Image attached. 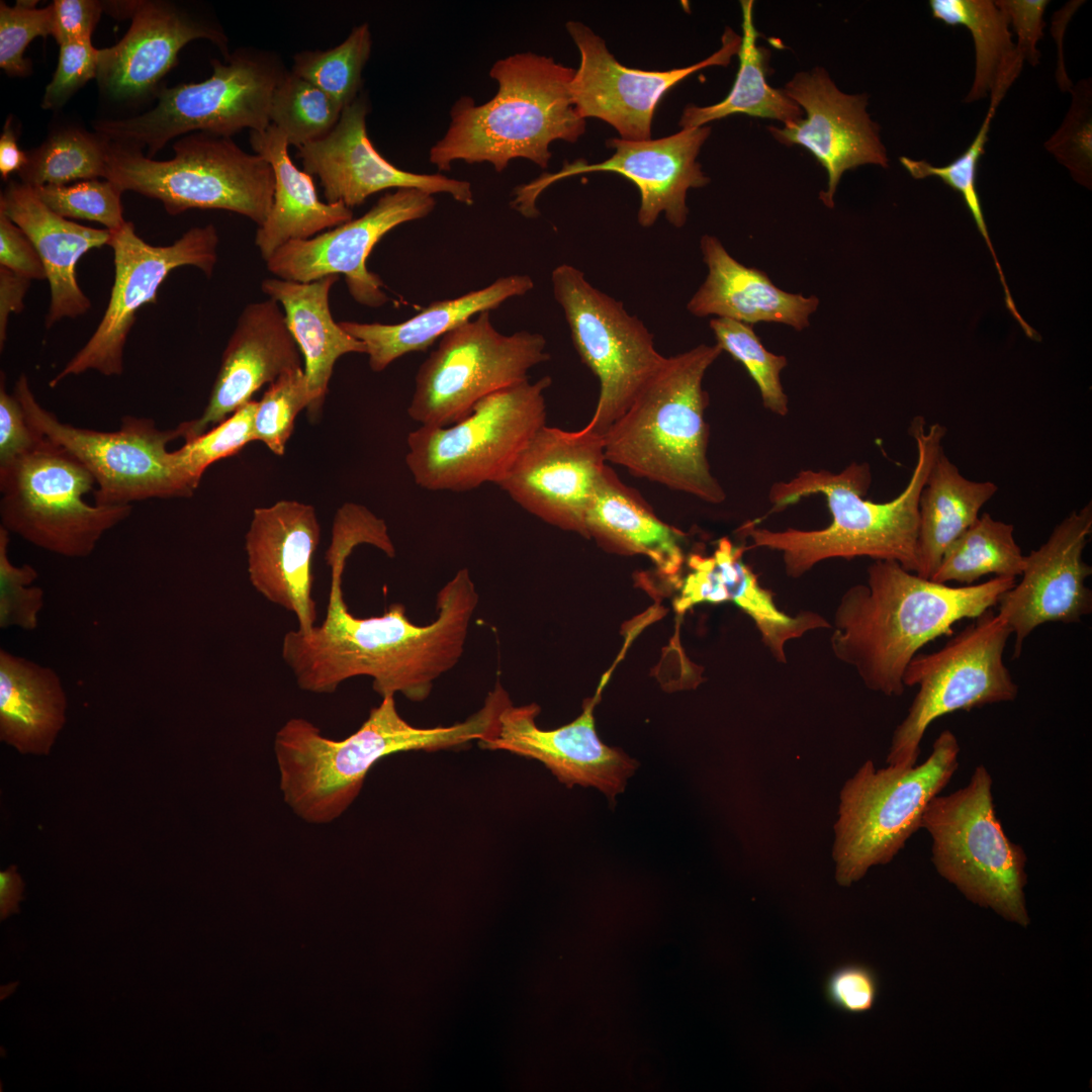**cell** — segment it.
<instances>
[{
  "instance_id": "1",
  "label": "cell",
  "mask_w": 1092,
  "mask_h": 1092,
  "mask_svg": "<svg viewBox=\"0 0 1092 1092\" xmlns=\"http://www.w3.org/2000/svg\"><path fill=\"white\" fill-rule=\"evenodd\" d=\"M370 533L351 518L334 521L326 553L331 587L326 617L309 632L288 631L281 653L298 687L334 693L345 680L366 675L381 697L400 693L408 700L428 698L434 681L458 663L479 598L469 570L462 568L437 594V618L417 625L402 604L381 616L358 618L344 600L342 575L354 548Z\"/></svg>"
},
{
  "instance_id": "2",
  "label": "cell",
  "mask_w": 1092,
  "mask_h": 1092,
  "mask_svg": "<svg viewBox=\"0 0 1092 1092\" xmlns=\"http://www.w3.org/2000/svg\"><path fill=\"white\" fill-rule=\"evenodd\" d=\"M910 435L917 458L906 487L893 499L875 503L864 499L872 482L867 462H852L840 472L801 470L788 481L771 485L768 499L779 511L812 494L825 497L831 523L817 530L788 528L772 531L744 526L750 548L782 553L786 574L798 578L817 563L832 558L870 557L893 560L916 573L919 528V497L939 451L946 428L938 423L926 428L922 417L913 419Z\"/></svg>"
},
{
  "instance_id": "3",
  "label": "cell",
  "mask_w": 1092,
  "mask_h": 1092,
  "mask_svg": "<svg viewBox=\"0 0 1092 1092\" xmlns=\"http://www.w3.org/2000/svg\"><path fill=\"white\" fill-rule=\"evenodd\" d=\"M1016 577L995 576L949 586L919 576L893 560H875L866 583L840 598L831 624V649L863 685L888 697L904 693L905 670L918 650L997 605Z\"/></svg>"
},
{
  "instance_id": "4",
  "label": "cell",
  "mask_w": 1092,
  "mask_h": 1092,
  "mask_svg": "<svg viewBox=\"0 0 1092 1092\" xmlns=\"http://www.w3.org/2000/svg\"><path fill=\"white\" fill-rule=\"evenodd\" d=\"M497 682L476 713L451 726L419 728L398 713L394 696L382 698L358 730L342 740L325 737L311 722L288 720L276 733L275 755L284 801L303 820L337 819L360 793L381 758L400 751L460 747L491 736L510 702Z\"/></svg>"
},
{
  "instance_id": "5",
  "label": "cell",
  "mask_w": 1092,
  "mask_h": 1092,
  "mask_svg": "<svg viewBox=\"0 0 1092 1092\" xmlns=\"http://www.w3.org/2000/svg\"><path fill=\"white\" fill-rule=\"evenodd\" d=\"M572 68L534 53L497 60L489 70L495 95L482 104L460 97L450 110L444 136L429 152L439 171L453 163H489L503 172L514 159H527L546 168L550 145L575 143L585 130L571 94Z\"/></svg>"
},
{
  "instance_id": "6",
  "label": "cell",
  "mask_w": 1092,
  "mask_h": 1092,
  "mask_svg": "<svg viewBox=\"0 0 1092 1092\" xmlns=\"http://www.w3.org/2000/svg\"><path fill=\"white\" fill-rule=\"evenodd\" d=\"M723 351L701 344L666 357L628 410L604 434L608 462L639 478L720 504L726 493L708 461L704 376Z\"/></svg>"
},
{
  "instance_id": "7",
  "label": "cell",
  "mask_w": 1092,
  "mask_h": 1092,
  "mask_svg": "<svg viewBox=\"0 0 1092 1092\" xmlns=\"http://www.w3.org/2000/svg\"><path fill=\"white\" fill-rule=\"evenodd\" d=\"M173 149L172 159L156 161L141 148L108 141L105 179L122 192L160 200L171 215L223 209L263 224L275 185L263 157L245 152L232 138L202 131L183 135Z\"/></svg>"
},
{
  "instance_id": "8",
  "label": "cell",
  "mask_w": 1092,
  "mask_h": 1092,
  "mask_svg": "<svg viewBox=\"0 0 1092 1092\" xmlns=\"http://www.w3.org/2000/svg\"><path fill=\"white\" fill-rule=\"evenodd\" d=\"M960 751L957 736L944 730L922 763L876 768L869 759L844 783L832 847L840 886H850L872 867L886 864L898 854L921 828L928 802L957 771Z\"/></svg>"
},
{
  "instance_id": "9",
  "label": "cell",
  "mask_w": 1092,
  "mask_h": 1092,
  "mask_svg": "<svg viewBox=\"0 0 1092 1092\" xmlns=\"http://www.w3.org/2000/svg\"><path fill=\"white\" fill-rule=\"evenodd\" d=\"M992 787L986 766H976L966 786L928 802L921 828L931 838V860L943 879L974 904L1025 927L1027 857L1005 834Z\"/></svg>"
},
{
  "instance_id": "10",
  "label": "cell",
  "mask_w": 1092,
  "mask_h": 1092,
  "mask_svg": "<svg viewBox=\"0 0 1092 1092\" xmlns=\"http://www.w3.org/2000/svg\"><path fill=\"white\" fill-rule=\"evenodd\" d=\"M551 381L549 376L522 381L484 397L452 425L411 432L405 463L415 482L454 492L498 484L546 425L545 391Z\"/></svg>"
},
{
  "instance_id": "11",
  "label": "cell",
  "mask_w": 1092,
  "mask_h": 1092,
  "mask_svg": "<svg viewBox=\"0 0 1092 1092\" xmlns=\"http://www.w3.org/2000/svg\"><path fill=\"white\" fill-rule=\"evenodd\" d=\"M211 76L199 83L164 88L151 110L95 124L108 141L147 147L152 158L172 139L202 131L232 138L250 128L270 125L275 88L288 71L280 57L252 48L239 49L225 62L211 60Z\"/></svg>"
},
{
  "instance_id": "12",
  "label": "cell",
  "mask_w": 1092,
  "mask_h": 1092,
  "mask_svg": "<svg viewBox=\"0 0 1092 1092\" xmlns=\"http://www.w3.org/2000/svg\"><path fill=\"white\" fill-rule=\"evenodd\" d=\"M95 484L75 456L42 436L32 450L0 465L1 526L49 552L87 557L132 510L88 504Z\"/></svg>"
},
{
  "instance_id": "13",
  "label": "cell",
  "mask_w": 1092,
  "mask_h": 1092,
  "mask_svg": "<svg viewBox=\"0 0 1092 1092\" xmlns=\"http://www.w3.org/2000/svg\"><path fill=\"white\" fill-rule=\"evenodd\" d=\"M1011 635L1003 618L989 609L939 650L912 658L903 682L918 686V692L893 733L889 765H915L923 735L937 718L1016 699L1018 687L1003 661Z\"/></svg>"
},
{
  "instance_id": "14",
  "label": "cell",
  "mask_w": 1092,
  "mask_h": 1092,
  "mask_svg": "<svg viewBox=\"0 0 1092 1092\" xmlns=\"http://www.w3.org/2000/svg\"><path fill=\"white\" fill-rule=\"evenodd\" d=\"M29 426L75 456L92 474L94 504L125 506L149 498L189 497L195 490L178 470L170 442L181 425L160 430L149 418L126 416L120 429L103 432L61 422L34 397L21 374L14 387Z\"/></svg>"
},
{
  "instance_id": "15",
  "label": "cell",
  "mask_w": 1092,
  "mask_h": 1092,
  "mask_svg": "<svg viewBox=\"0 0 1092 1092\" xmlns=\"http://www.w3.org/2000/svg\"><path fill=\"white\" fill-rule=\"evenodd\" d=\"M549 358L541 334L504 335L482 311L445 334L420 366L407 415L420 426L452 425L484 397L528 380L529 370Z\"/></svg>"
},
{
  "instance_id": "16",
  "label": "cell",
  "mask_w": 1092,
  "mask_h": 1092,
  "mask_svg": "<svg viewBox=\"0 0 1092 1092\" xmlns=\"http://www.w3.org/2000/svg\"><path fill=\"white\" fill-rule=\"evenodd\" d=\"M553 293L563 309L581 361L597 376L599 397L585 425L604 436L663 365L653 335L622 302L594 287L569 264L551 274Z\"/></svg>"
},
{
  "instance_id": "17",
  "label": "cell",
  "mask_w": 1092,
  "mask_h": 1092,
  "mask_svg": "<svg viewBox=\"0 0 1092 1092\" xmlns=\"http://www.w3.org/2000/svg\"><path fill=\"white\" fill-rule=\"evenodd\" d=\"M114 253V282L109 302L87 343L49 383L56 387L65 378L95 370L105 376L123 371V350L136 311L156 302L157 291L172 270L195 266L206 276L217 261L218 235L213 224L193 228L169 246H153L140 238L126 221L110 231Z\"/></svg>"
},
{
  "instance_id": "18",
  "label": "cell",
  "mask_w": 1092,
  "mask_h": 1092,
  "mask_svg": "<svg viewBox=\"0 0 1092 1092\" xmlns=\"http://www.w3.org/2000/svg\"><path fill=\"white\" fill-rule=\"evenodd\" d=\"M711 127L681 128L658 140L610 139L607 147L615 153L607 160L588 164L583 159L565 163L554 174H544L516 190L513 204L525 216H535V201L550 184L570 176L592 172H614L633 182L640 192L638 222L654 224L661 212L675 228L685 225L689 215L687 193L709 183L697 157L710 135Z\"/></svg>"
},
{
  "instance_id": "19",
  "label": "cell",
  "mask_w": 1092,
  "mask_h": 1092,
  "mask_svg": "<svg viewBox=\"0 0 1092 1092\" xmlns=\"http://www.w3.org/2000/svg\"><path fill=\"white\" fill-rule=\"evenodd\" d=\"M576 44L579 67L570 82L574 108L582 118H600L630 141L651 138L655 109L665 93L689 75L711 66H727L739 51L741 36L727 27L721 48L709 58L689 67L668 71H643L621 65L605 40L579 21L566 22Z\"/></svg>"
},
{
  "instance_id": "20",
  "label": "cell",
  "mask_w": 1092,
  "mask_h": 1092,
  "mask_svg": "<svg viewBox=\"0 0 1092 1092\" xmlns=\"http://www.w3.org/2000/svg\"><path fill=\"white\" fill-rule=\"evenodd\" d=\"M434 196L416 188H400L382 195L362 216L310 239L291 241L266 261L278 278L311 282L328 275H344L351 296L360 304L377 307L388 298L383 282L366 267L374 246L392 229L423 218L435 208Z\"/></svg>"
},
{
  "instance_id": "21",
  "label": "cell",
  "mask_w": 1092,
  "mask_h": 1092,
  "mask_svg": "<svg viewBox=\"0 0 1092 1092\" xmlns=\"http://www.w3.org/2000/svg\"><path fill=\"white\" fill-rule=\"evenodd\" d=\"M606 462L602 435L586 426L545 425L497 485L543 521L586 536L585 515Z\"/></svg>"
},
{
  "instance_id": "22",
  "label": "cell",
  "mask_w": 1092,
  "mask_h": 1092,
  "mask_svg": "<svg viewBox=\"0 0 1092 1092\" xmlns=\"http://www.w3.org/2000/svg\"><path fill=\"white\" fill-rule=\"evenodd\" d=\"M783 92L806 113L783 128L768 127L780 143L807 149L826 170L827 189L820 192L825 206H834L842 174L862 165L888 167L879 125L867 111V94L841 92L823 68L797 73Z\"/></svg>"
},
{
  "instance_id": "23",
  "label": "cell",
  "mask_w": 1092,
  "mask_h": 1092,
  "mask_svg": "<svg viewBox=\"0 0 1092 1092\" xmlns=\"http://www.w3.org/2000/svg\"><path fill=\"white\" fill-rule=\"evenodd\" d=\"M1092 532V507L1087 504L1055 527L1049 539L1024 556L1021 580L1004 593L997 605L1015 636L1013 658L1019 657L1027 636L1050 622L1079 623L1092 611V592L1085 585L1092 567L1083 552Z\"/></svg>"
},
{
  "instance_id": "24",
  "label": "cell",
  "mask_w": 1092,
  "mask_h": 1092,
  "mask_svg": "<svg viewBox=\"0 0 1092 1092\" xmlns=\"http://www.w3.org/2000/svg\"><path fill=\"white\" fill-rule=\"evenodd\" d=\"M369 111L368 95L361 92L343 109L326 136L298 148L303 171L318 177L327 202H342L352 209L379 191L416 188L432 195L446 193L464 204L473 203L468 181L407 172L382 157L367 134Z\"/></svg>"
},
{
  "instance_id": "25",
  "label": "cell",
  "mask_w": 1092,
  "mask_h": 1092,
  "mask_svg": "<svg viewBox=\"0 0 1092 1092\" xmlns=\"http://www.w3.org/2000/svg\"><path fill=\"white\" fill-rule=\"evenodd\" d=\"M597 701L598 696L588 700L575 720L551 730L537 726L536 704L516 707L510 701L498 714L494 733L478 744L539 760L568 788L594 787L614 801L638 763L601 741L594 719Z\"/></svg>"
},
{
  "instance_id": "26",
  "label": "cell",
  "mask_w": 1092,
  "mask_h": 1092,
  "mask_svg": "<svg viewBox=\"0 0 1092 1092\" xmlns=\"http://www.w3.org/2000/svg\"><path fill=\"white\" fill-rule=\"evenodd\" d=\"M320 538L314 508L283 499L253 511L245 539L252 585L269 602L293 613L297 630L304 633L316 625L312 562Z\"/></svg>"
},
{
  "instance_id": "27",
  "label": "cell",
  "mask_w": 1092,
  "mask_h": 1092,
  "mask_svg": "<svg viewBox=\"0 0 1092 1092\" xmlns=\"http://www.w3.org/2000/svg\"><path fill=\"white\" fill-rule=\"evenodd\" d=\"M302 368L301 352L279 303L268 298L246 305L222 353L202 415L181 423L183 439H193L218 425L266 383Z\"/></svg>"
},
{
  "instance_id": "28",
  "label": "cell",
  "mask_w": 1092,
  "mask_h": 1092,
  "mask_svg": "<svg viewBox=\"0 0 1092 1092\" xmlns=\"http://www.w3.org/2000/svg\"><path fill=\"white\" fill-rule=\"evenodd\" d=\"M131 17L125 35L101 50L97 78L112 97L127 99L149 92L176 64L179 52L194 39H208L228 59L223 30L174 4L158 1L122 2Z\"/></svg>"
},
{
  "instance_id": "29",
  "label": "cell",
  "mask_w": 1092,
  "mask_h": 1092,
  "mask_svg": "<svg viewBox=\"0 0 1092 1092\" xmlns=\"http://www.w3.org/2000/svg\"><path fill=\"white\" fill-rule=\"evenodd\" d=\"M744 551L728 538H722L712 555H691L688 559L690 572L680 584L674 609L685 613L702 603L732 602L754 622L774 658L786 663L788 641L812 630L831 629V624L811 611L796 616L782 612L775 604L772 594L759 584L756 574L744 563Z\"/></svg>"
},
{
  "instance_id": "30",
  "label": "cell",
  "mask_w": 1092,
  "mask_h": 1092,
  "mask_svg": "<svg viewBox=\"0 0 1092 1092\" xmlns=\"http://www.w3.org/2000/svg\"><path fill=\"white\" fill-rule=\"evenodd\" d=\"M4 212L28 237L47 273L51 303L46 317L49 329L64 317H77L91 306L76 276L80 258L89 250L108 244L110 231L81 225L60 216L22 182H11L0 198Z\"/></svg>"
},
{
  "instance_id": "31",
  "label": "cell",
  "mask_w": 1092,
  "mask_h": 1092,
  "mask_svg": "<svg viewBox=\"0 0 1092 1092\" xmlns=\"http://www.w3.org/2000/svg\"><path fill=\"white\" fill-rule=\"evenodd\" d=\"M701 251L708 274L687 304L690 313L746 325L778 323L798 331L809 326L818 297L782 290L763 271L735 260L714 236L702 237Z\"/></svg>"
},
{
  "instance_id": "32",
  "label": "cell",
  "mask_w": 1092,
  "mask_h": 1092,
  "mask_svg": "<svg viewBox=\"0 0 1092 1092\" xmlns=\"http://www.w3.org/2000/svg\"><path fill=\"white\" fill-rule=\"evenodd\" d=\"M250 143L255 154L263 157L274 173L273 204L255 236V244L265 261L291 241L310 239L353 219L352 209L344 203L320 200L312 176L293 164L288 154L289 144L274 125L261 131L251 130Z\"/></svg>"
},
{
  "instance_id": "33",
  "label": "cell",
  "mask_w": 1092,
  "mask_h": 1092,
  "mask_svg": "<svg viewBox=\"0 0 1092 1092\" xmlns=\"http://www.w3.org/2000/svg\"><path fill=\"white\" fill-rule=\"evenodd\" d=\"M533 287L530 276L514 274L458 297L435 301L399 324L342 321L339 325L364 343L371 370L381 372L399 357L427 350L437 339L474 315L494 309L509 298L522 296Z\"/></svg>"
},
{
  "instance_id": "34",
  "label": "cell",
  "mask_w": 1092,
  "mask_h": 1092,
  "mask_svg": "<svg viewBox=\"0 0 1092 1092\" xmlns=\"http://www.w3.org/2000/svg\"><path fill=\"white\" fill-rule=\"evenodd\" d=\"M339 275L311 282L266 278L262 291L283 307L289 331L304 359V373L316 415L324 403L336 361L349 353L366 354L364 343L346 333L332 316L329 295Z\"/></svg>"
},
{
  "instance_id": "35",
  "label": "cell",
  "mask_w": 1092,
  "mask_h": 1092,
  "mask_svg": "<svg viewBox=\"0 0 1092 1092\" xmlns=\"http://www.w3.org/2000/svg\"><path fill=\"white\" fill-rule=\"evenodd\" d=\"M585 531L617 551L647 556L666 577L675 579L681 570L682 534L660 521L608 465L588 506Z\"/></svg>"
},
{
  "instance_id": "36",
  "label": "cell",
  "mask_w": 1092,
  "mask_h": 1092,
  "mask_svg": "<svg viewBox=\"0 0 1092 1092\" xmlns=\"http://www.w3.org/2000/svg\"><path fill=\"white\" fill-rule=\"evenodd\" d=\"M57 672L0 649V736L22 753L47 754L65 723Z\"/></svg>"
},
{
  "instance_id": "37",
  "label": "cell",
  "mask_w": 1092,
  "mask_h": 1092,
  "mask_svg": "<svg viewBox=\"0 0 1092 1092\" xmlns=\"http://www.w3.org/2000/svg\"><path fill=\"white\" fill-rule=\"evenodd\" d=\"M998 490L992 481L966 478L943 448L919 497L916 574L930 579L946 548L979 517Z\"/></svg>"
},
{
  "instance_id": "38",
  "label": "cell",
  "mask_w": 1092,
  "mask_h": 1092,
  "mask_svg": "<svg viewBox=\"0 0 1092 1092\" xmlns=\"http://www.w3.org/2000/svg\"><path fill=\"white\" fill-rule=\"evenodd\" d=\"M929 6L933 18L947 25H963L971 32L975 76L964 101L971 103L990 95L1001 102L1024 63L1004 13L992 0H930Z\"/></svg>"
},
{
  "instance_id": "39",
  "label": "cell",
  "mask_w": 1092,
  "mask_h": 1092,
  "mask_svg": "<svg viewBox=\"0 0 1092 1092\" xmlns=\"http://www.w3.org/2000/svg\"><path fill=\"white\" fill-rule=\"evenodd\" d=\"M742 10V36L739 51V70L733 87L725 99L710 106L688 105L680 117L681 128L704 126L710 121L733 113L772 118L784 125L796 122L803 116L802 108L783 90L770 87L765 80L762 49L757 47L759 36L753 23V1H740Z\"/></svg>"
},
{
  "instance_id": "40",
  "label": "cell",
  "mask_w": 1092,
  "mask_h": 1092,
  "mask_svg": "<svg viewBox=\"0 0 1092 1092\" xmlns=\"http://www.w3.org/2000/svg\"><path fill=\"white\" fill-rule=\"evenodd\" d=\"M1024 556L1013 525L984 513L946 548L930 579L972 585L988 574L1016 577L1023 570Z\"/></svg>"
},
{
  "instance_id": "41",
  "label": "cell",
  "mask_w": 1092,
  "mask_h": 1092,
  "mask_svg": "<svg viewBox=\"0 0 1092 1092\" xmlns=\"http://www.w3.org/2000/svg\"><path fill=\"white\" fill-rule=\"evenodd\" d=\"M108 141L100 134L66 129L52 134L27 154L18 172L21 182L32 188L68 185L76 180L106 176Z\"/></svg>"
},
{
  "instance_id": "42",
  "label": "cell",
  "mask_w": 1092,
  "mask_h": 1092,
  "mask_svg": "<svg viewBox=\"0 0 1092 1092\" xmlns=\"http://www.w3.org/2000/svg\"><path fill=\"white\" fill-rule=\"evenodd\" d=\"M371 49L370 27L362 23L335 48L295 54L290 71L324 91L343 110L362 92V72Z\"/></svg>"
},
{
  "instance_id": "43",
  "label": "cell",
  "mask_w": 1092,
  "mask_h": 1092,
  "mask_svg": "<svg viewBox=\"0 0 1092 1092\" xmlns=\"http://www.w3.org/2000/svg\"><path fill=\"white\" fill-rule=\"evenodd\" d=\"M342 111L324 91L289 70L274 90L269 119L289 146L300 148L326 136Z\"/></svg>"
},
{
  "instance_id": "44",
  "label": "cell",
  "mask_w": 1092,
  "mask_h": 1092,
  "mask_svg": "<svg viewBox=\"0 0 1092 1092\" xmlns=\"http://www.w3.org/2000/svg\"><path fill=\"white\" fill-rule=\"evenodd\" d=\"M999 103V101L991 99L987 115L976 138L968 149L949 164L945 166H933L925 160H913L906 157H901L900 162L913 178L923 179L926 177H937L949 188L961 194L967 209L972 215L980 235L991 253L1003 287L1006 307L1015 321H1020L1021 315L1015 306V302L1009 291L1007 281L989 236L981 199L977 189L979 161L985 152L988 132Z\"/></svg>"
},
{
  "instance_id": "45",
  "label": "cell",
  "mask_w": 1092,
  "mask_h": 1092,
  "mask_svg": "<svg viewBox=\"0 0 1092 1092\" xmlns=\"http://www.w3.org/2000/svg\"><path fill=\"white\" fill-rule=\"evenodd\" d=\"M710 328L721 350L745 367L758 387L763 406L775 415L787 416L789 399L781 381L787 358L767 351L749 325L715 317Z\"/></svg>"
},
{
  "instance_id": "46",
  "label": "cell",
  "mask_w": 1092,
  "mask_h": 1092,
  "mask_svg": "<svg viewBox=\"0 0 1092 1092\" xmlns=\"http://www.w3.org/2000/svg\"><path fill=\"white\" fill-rule=\"evenodd\" d=\"M257 401L251 400L218 425L186 440L173 451L175 464L187 482L196 489L205 470L212 463L233 456L255 441L254 414Z\"/></svg>"
},
{
  "instance_id": "47",
  "label": "cell",
  "mask_w": 1092,
  "mask_h": 1092,
  "mask_svg": "<svg viewBox=\"0 0 1092 1092\" xmlns=\"http://www.w3.org/2000/svg\"><path fill=\"white\" fill-rule=\"evenodd\" d=\"M303 368L288 371L269 384L257 401L254 414L255 441L263 442L276 455H283L297 415L312 405Z\"/></svg>"
},
{
  "instance_id": "48",
  "label": "cell",
  "mask_w": 1092,
  "mask_h": 1092,
  "mask_svg": "<svg viewBox=\"0 0 1092 1092\" xmlns=\"http://www.w3.org/2000/svg\"><path fill=\"white\" fill-rule=\"evenodd\" d=\"M39 199L62 217L96 221L109 231L120 229L122 191L109 180L91 179L68 185L33 188Z\"/></svg>"
},
{
  "instance_id": "49",
  "label": "cell",
  "mask_w": 1092,
  "mask_h": 1092,
  "mask_svg": "<svg viewBox=\"0 0 1092 1092\" xmlns=\"http://www.w3.org/2000/svg\"><path fill=\"white\" fill-rule=\"evenodd\" d=\"M1070 92V109L1059 129L1046 141L1045 149L1077 181L1088 186L1092 169L1091 79L1081 80Z\"/></svg>"
},
{
  "instance_id": "50",
  "label": "cell",
  "mask_w": 1092,
  "mask_h": 1092,
  "mask_svg": "<svg viewBox=\"0 0 1092 1092\" xmlns=\"http://www.w3.org/2000/svg\"><path fill=\"white\" fill-rule=\"evenodd\" d=\"M10 532L0 526V628L33 631L44 605V592L31 585L38 573L29 564L16 566L8 557Z\"/></svg>"
},
{
  "instance_id": "51",
  "label": "cell",
  "mask_w": 1092,
  "mask_h": 1092,
  "mask_svg": "<svg viewBox=\"0 0 1092 1092\" xmlns=\"http://www.w3.org/2000/svg\"><path fill=\"white\" fill-rule=\"evenodd\" d=\"M35 1H17L13 7L0 4V67L10 76H25L29 64L23 53L37 37L53 35V5L35 8Z\"/></svg>"
},
{
  "instance_id": "52",
  "label": "cell",
  "mask_w": 1092,
  "mask_h": 1092,
  "mask_svg": "<svg viewBox=\"0 0 1092 1092\" xmlns=\"http://www.w3.org/2000/svg\"><path fill=\"white\" fill-rule=\"evenodd\" d=\"M100 59L101 50L92 46L91 38L61 43L58 66L46 87L42 108L61 107L80 87L97 78Z\"/></svg>"
},
{
  "instance_id": "53",
  "label": "cell",
  "mask_w": 1092,
  "mask_h": 1092,
  "mask_svg": "<svg viewBox=\"0 0 1092 1092\" xmlns=\"http://www.w3.org/2000/svg\"><path fill=\"white\" fill-rule=\"evenodd\" d=\"M879 992L876 974L859 964L842 965L833 970L824 983L827 1001L836 1009L852 1014L869 1011Z\"/></svg>"
},
{
  "instance_id": "54",
  "label": "cell",
  "mask_w": 1092,
  "mask_h": 1092,
  "mask_svg": "<svg viewBox=\"0 0 1092 1092\" xmlns=\"http://www.w3.org/2000/svg\"><path fill=\"white\" fill-rule=\"evenodd\" d=\"M42 439L27 423L23 408L14 393L6 390L5 376L0 384V465L32 450Z\"/></svg>"
},
{
  "instance_id": "55",
  "label": "cell",
  "mask_w": 1092,
  "mask_h": 1092,
  "mask_svg": "<svg viewBox=\"0 0 1092 1092\" xmlns=\"http://www.w3.org/2000/svg\"><path fill=\"white\" fill-rule=\"evenodd\" d=\"M1049 3L1046 0L995 1L1017 35L1015 44L1019 56L1032 66L1039 63L1040 53L1036 46L1043 36V13Z\"/></svg>"
},
{
  "instance_id": "56",
  "label": "cell",
  "mask_w": 1092,
  "mask_h": 1092,
  "mask_svg": "<svg viewBox=\"0 0 1092 1092\" xmlns=\"http://www.w3.org/2000/svg\"><path fill=\"white\" fill-rule=\"evenodd\" d=\"M0 266L29 280L47 279L41 259L28 237L0 211Z\"/></svg>"
},
{
  "instance_id": "57",
  "label": "cell",
  "mask_w": 1092,
  "mask_h": 1092,
  "mask_svg": "<svg viewBox=\"0 0 1092 1092\" xmlns=\"http://www.w3.org/2000/svg\"><path fill=\"white\" fill-rule=\"evenodd\" d=\"M52 5L53 36L59 44L91 38L104 7L93 0H55Z\"/></svg>"
},
{
  "instance_id": "58",
  "label": "cell",
  "mask_w": 1092,
  "mask_h": 1092,
  "mask_svg": "<svg viewBox=\"0 0 1092 1092\" xmlns=\"http://www.w3.org/2000/svg\"><path fill=\"white\" fill-rule=\"evenodd\" d=\"M31 280L0 266V347L6 340L8 317L23 308V298Z\"/></svg>"
},
{
  "instance_id": "59",
  "label": "cell",
  "mask_w": 1092,
  "mask_h": 1092,
  "mask_svg": "<svg viewBox=\"0 0 1092 1092\" xmlns=\"http://www.w3.org/2000/svg\"><path fill=\"white\" fill-rule=\"evenodd\" d=\"M27 158V154L17 146L12 128V118L8 117L0 138V173L2 178L7 179L11 173H18L26 164Z\"/></svg>"
},
{
  "instance_id": "60",
  "label": "cell",
  "mask_w": 1092,
  "mask_h": 1092,
  "mask_svg": "<svg viewBox=\"0 0 1092 1092\" xmlns=\"http://www.w3.org/2000/svg\"><path fill=\"white\" fill-rule=\"evenodd\" d=\"M22 890L23 883L15 867H10L0 873L1 919H5L11 913L18 911V903L22 899Z\"/></svg>"
}]
</instances>
